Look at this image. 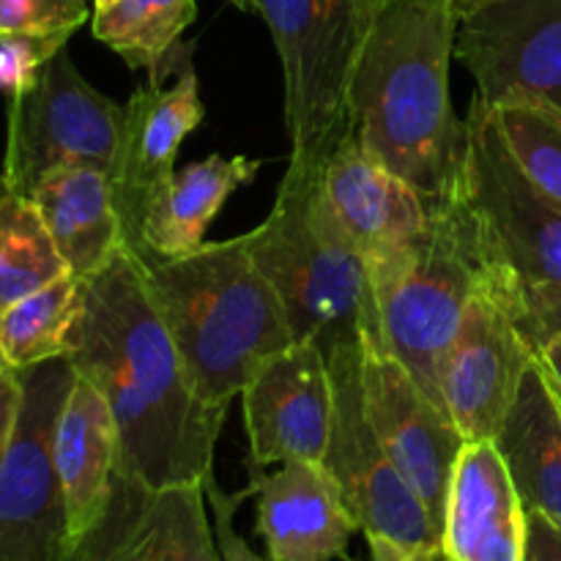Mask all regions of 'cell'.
Masks as SVG:
<instances>
[{"instance_id":"6da1fadb","label":"cell","mask_w":561,"mask_h":561,"mask_svg":"<svg viewBox=\"0 0 561 561\" xmlns=\"http://www.w3.org/2000/svg\"><path fill=\"white\" fill-rule=\"evenodd\" d=\"M82 305L69 362L107 400L118 427V471L153 491L206 485L228 409L197 394L170 340L129 244L93 277L80 279Z\"/></svg>"},{"instance_id":"7a4b0ae2","label":"cell","mask_w":561,"mask_h":561,"mask_svg":"<svg viewBox=\"0 0 561 561\" xmlns=\"http://www.w3.org/2000/svg\"><path fill=\"white\" fill-rule=\"evenodd\" d=\"M458 11L449 0H389L348 85V131L431 206L458 195L466 126L449 102Z\"/></svg>"},{"instance_id":"3957f363","label":"cell","mask_w":561,"mask_h":561,"mask_svg":"<svg viewBox=\"0 0 561 561\" xmlns=\"http://www.w3.org/2000/svg\"><path fill=\"white\" fill-rule=\"evenodd\" d=\"M148 296L184 359L197 394L228 409L257 370L296 343L288 312L252 261L247 233L184 255L129 244Z\"/></svg>"},{"instance_id":"277c9868","label":"cell","mask_w":561,"mask_h":561,"mask_svg":"<svg viewBox=\"0 0 561 561\" xmlns=\"http://www.w3.org/2000/svg\"><path fill=\"white\" fill-rule=\"evenodd\" d=\"M323 168L327 162L290 159L272 214L247 233V247L283 299L296 343L310 340L329 356L362 337L373 318V290L323 190Z\"/></svg>"},{"instance_id":"5b68a950","label":"cell","mask_w":561,"mask_h":561,"mask_svg":"<svg viewBox=\"0 0 561 561\" xmlns=\"http://www.w3.org/2000/svg\"><path fill=\"white\" fill-rule=\"evenodd\" d=\"M367 277L383 345L444 409V359L482 277L458 195L433 206L427 228L409 247L367 266Z\"/></svg>"},{"instance_id":"8992f818","label":"cell","mask_w":561,"mask_h":561,"mask_svg":"<svg viewBox=\"0 0 561 561\" xmlns=\"http://www.w3.org/2000/svg\"><path fill=\"white\" fill-rule=\"evenodd\" d=\"M389 0H252L277 47L294 162H327L348 131V85Z\"/></svg>"},{"instance_id":"52a82bcc","label":"cell","mask_w":561,"mask_h":561,"mask_svg":"<svg viewBox=\"0 0 561 561\" xmlns=\"http://www.w3.org/2000/svg\"><path fill=\"white\" fill-rule=\"evenodd\" d=\"M458 201L482 268L518 283H561V208L529 181L507 148L496 115L474 96L463 118Z\"/></svg>"},{"instance_id":"ba28073f","label":"cell","mask_w":561,"mask_h":561,"mask_svg":"<svg viewBox=\"0 0 561 561\" xmlns=\"http://www.w3.org/2000/svg\"><path fill=\"white\" fill-rule=\"evenodd\" d=\"M124 121V104L96 91L64 47L27 91L11 99L5 184L14 195L31 197L47 175L77 164H91L113 179Z\"/></svg>"},{"instance_id":"9c48e42d","label":"cell","mask_w":561,"mask_h":561,"mask_svg":"<svg viewBox=\"0 0 561 561\" xmlns=\"http://www.w3.org/2000/svg\"><path fill=\"white\" fill-rule=\"evenodd\" d=\"M75 378L69 356L20 370V416L0 460V561H69L75 542L53 442Z\"/></svg>"},{"instance_id":"30bf717a","label":"cell","mask_w":561,"mask_h":561,"mask_svg":"<svg viewBox=\"0 0 561 561\" xmlns=\"http://www.w3.org/2000/svg\"><path fill=\"white\" fill-rule=\"evenodd\" d=\"M362 356V337L337 345L327 356L334 411L323 466L340 485L359 531L387 537L416 553H438L442 531L433 526L425 504L392 463L367 414Z\"/></svg>"},{"instance_id":"8fae6325","label":"cell","mask_w":561,"mask_h":561,"mask_svg":"<svg viewBox=\"0 0 561 561\" xmlns=\"http://www.w3.org/2000/svg\"><path fill=\"white\" fill-rule=\"evenodd\" d=\"M455 58L488 107L531 102L561 113V0H482L460 14Z\"/></svg>"},{"instance_id":"7c38bea8","label":"cell","mask_w":561,"mask_h":561,"mask_svg":"<svg viewBox=\"0 0 561 561\" xmlns=\"http://www.w3.org/2000/svg\"><path fill=\"white\" fill-rule=\"evenodd\" d=\"M362 383L373 427L403 480L425 504L433 526L442 531L449 482L466 447L463 433L383 345L376 318L362 329Z\"/></svg>"},{"instance_id":"4fadbf2b","label":"cell","mask_w":561,"mask_h":561,"mask_svg":"<svg viewBox=\"0 0 561 561\" xmlns=\"http://www.w3.org/2000/svg\"><path fill=\"white\" fill-rule=\"evenodd\" d=\"M535 365L529 343L515 327L496 274L482 268L442 370V398L469 442H493Z\"/></svg>"},{"instance_id":"5bb4252c","label":"cell","mask_w":561,"mask_h":561,"mask_svg":"<svg viewBox=\"0 0 561 561\" xmlns=\"http://www.w3.org/2000/svg\"><path fill=\"white\" fill-rule=\"evenodd\" d=\"M69 561H222L201 485L153 488L115 471L99 518L71 546Z\"/></svg>"},{"instance_id":"9a60e30c","label":"cell","mask_w":561,"mask_h":561,"mask_svg":"<svg viewBox=\"0 0 561 561\" xmlns=\"http://www.w3.org/2000/svg\"><path fill=\"white\" fill-rule=\"evenodd\" d=\"M250 466L323 463L332 433L334 387L321 345L294 343L252 376L241 392Z\"/></svg>"},{"instance_id":"2e32d148","label":"cell","mask_w":561,"mask_h":561,"mask_svg":"<svg viewBox=\"0 0 561 561\" xmlns=\"http://www.w3.org/2000/svg\"><path fill=\"white\" fill-rule=\"evenodd\" d=\"M162 77L151 75V80L137 88L126 104L118 168L113 175L115 206L124 219L126 241L137 236L153 192L175 173L181 142L203 124L206 115L190 55L181 60L173 85L162 88Z\"/></svg>"},{"instance_id":"e0dca14e","label":"cell","mask_w":561,"mask_h":561,"mask_svg":"<svg viewBox=\"0 0 561 561\" xmlns=\"http://www.w3.org/2000/svg\"><path fill=\"white\" fill-rule=\"evenodd\" d=\"M257 535L274 561H334L359 531L340 485L323 463L288 460L274 474L250 466Z\"/></svg>"},{"instance_id":"ac0fdd59","label":"cell","mask_w":561,"mask_h":561,"mask_svg":"<svg viewBox=\"0 0 561 561\" xmlns=\"http://www.w3.org/2000/svg\"><path fill=\"white\" fill-rule=\"evenodd\" d=\"M323 190L365 266L409 247L431 222V203L370 157L351 131L329 153Z\"/></svg>"},{"instance_id":"d6986e66","label":"cell","mask_w":561,"mask_h":561,"mask_svg":"<svg viewBox=\"0 0 561 561\" xmlns=\"http://www.w3.org/2000/svg\"><path fill=\"white\" fill-rule=\"evenodd\" d=\"M526 507L493 442H469L455 463L442 526L449 561H524Z\"/></svg>"},{"instance_id":"ffe728a7","label":"cell","mask_w":561,"mask_h":561,"mask_svg":"<svg viewBox=\"0 0 561 561\" xmlns=\"http://www.w3.org/2000/svg\"><path fill=\"white\" fill-rule=\"evenodd\" d=\"M42 214L66 268L75 279L102 272L126 247L113 179L91 164L47 175L27 197Z\"/></svg>"},{"instance_id":"44dd1931","label":"cell","mask_w":561,"mask_h":561,"mask_svg":"<svg viewBox=\"0 0 561 561\" xmlns=\"http://www.w3.org/2000/svg\"><path fill=\"white\" fill-rule=\"evenodd\" d=\"M53 455L75 542L107 504L121 455L113 411L102 392L82 376L75 378V387L60 409Z\"/></svg>"},{"instance_id":"7402d4cb","label":"cell","mask_w":561,"mask_h":561,"mask_svg":"<svg viewBox=\"0 0 561 561\" xmlns=\"http://www.w3.org/2000/svg\"><path fill=\"white\" fill-rule=\"evenodd\" d=\"M261 162L250 157H211L170 175L148 201L137 236L126 244H142L159 255H184L206 244V233L225 201L252 184Z\"/></svg>"},{"instance_id":"603a6c76","label":"cell","mask_w":561,"mask_h":561,"mask_svg":"<svg viewBox=\"0 0 561 561\" xmlns=\"http://www.w3.org/2000/svg\"><path fill=\"white\" fill-rule=\"evenodd\" d=\"M493 444L507 463L524 507L561 526V420L537 365L524 376Z\"/></svg>"},{"instance_id":"cb8c5ba5","label":"cell","mask_w":561,"mask_h":561,"mask_svg":"<svg viewBox=\"0 0 561 561\" xmlns=\"http://www.w3.org/2000/svg\"><path fill=\"white\" fill-rule=\"evenodd\" d=\"M82 305V285L71 274L0 312V348L5 365L27 370L42 362L69 356L71 332Z\"/></svg>"},{"instance_id":"d4e9b609","label":"cell","mask_w":561,"mask_h":561,"mask_svg":"<svg viewBox=\"0 0 561 561\" xmlns=\"http://www.w3.org/2000/svg\"><path fill=\"white\" fill-rule=\"evenodd\" d=\"M195 16V0H115L93 11V36L118 53L129 69L153 75Z\"/></svg>"},{"instance_id":"484cf974","label":"cell","mask_w":561,"mask_h":561,"mask_svg":"<svg viewBox=\"0 0 561 561\" xmlns=\"http://www.w3.org/2000/svg\"><path fill=\"white\" fill-rule=\"evenodd\" d=\"M69 274L42 214L27 197L0 201V312Z\"/></svg>"},{"instance_id":"4316f807","label":"cell","mask_w":561,"mask_h":561,"mask_svg":"<svg viewBox=\"0 0 561 561\" xmlns=\"http://www.w3.org/2000/svg\"><path fill=\"white\" fill-rule=\"evenodd\" d=\"M488 107V104H485ZM515 162L531 184L561 208V113L546 104L513 102L491 107Z\"/></svg>"},{"instance_id":"83f0119b","label":"cell","mask_w":561,"mask_h":561,"mask_svg":"<svg viewBox=\"0 0 561 561\" xmlns=\"http://www.w3.org/2000/svg\"><path fill=\"white\" fill-rule=\"evenodd\" d=\"M496 279L502 285L504 305L531 354L548 340L561 337V283H518L507 274H496Z\"/></svg>"},{"instance_id":"f1b7e54d","label":"cell","mask_w":561,"mask_h":561,"mask_svg":"<svg viewBox=\"0 0 561 561\" xmlns=\"http://www.w3.org/2000/svg\"><path fill=\"white\" fill-rule=\"evenodd\" d=\"M88 16V0H0V36H71Z\"/></svg>"},{"instance_id":"f546056e","label":"cell","mask_w":561,"mask_h":561,"mask_svg":"<svg viewBox=\"0 0 561 561\" xmlns=\"http://www.w3.org/2000/svg\"><path fill=\"white\" fill-rule=\"evenodd\" d=\"M69 44V36H33V33H5L0 36V93L9 99L38 80L44 66Z\"/></svg>"},{"instance_id":"4dcf8cb0","label":"cell","mask_w":561,"mask_h":561,"mask_svg":"<svg viewBox=\"0 0 561 561\" xmlns=\"http://www.w3.org/2000/svg\"><path fill=\"white\" fill-rule=\"evenodd\" d=\"M203 491H206V499L214 507V537H217V548L222 561H274L272 557H261V553L252 551L250 542L239 535V529H236L233 524L236 510H239L241 499H244L250 491L225 493L222 488L217 485L214 477L203 485Z\"/></svg>"},{"instance_id":"1f68e13d","label":"cell","mask_w":561,"mask_h":561,"mask_svg":"<svg viewBox=\"0 0 561 561\" xmlns=\"http://www.w3.org/2000/svg\"><path fill=\"white\" fill-rule=\"evenodd\" d=\"M524 561H561V526L535 510H526Z\"/></svg>"},{"instance_id":"d6a6232c","label":"cell","mask_w":561,"mask_h":561,"mask_svg":"<svg viewBox=\"0 0 561 561\" xmlns=\"http://www.w3.org/2000/svg\"><path fill=\"white\" fill-rule=\"evenodd\" d=\"M22 403V381L20 370L14 367H0V460L9 449L11 436H14L16 416H20Z\"/></svg>"},{"instance_id":"836d02e7","label":"cell","mask_w":561,"mask_h":561,"mask_svg":"<svg viewBox=\"0 0 561 561\" xmlns=\"http://www.w3.org/2000/svg\"><path fill=\"white\" fill-rule=\"evenodd\" d=\"M367 548H370V561H436L438 553H416L400 542L387 540L378 535H365Z\"/></svg>"},{"instance_id":"e575fe53","label":"cell","mask_w":561,"mask_h":561,"mask_svg":"<svg viewBox=\"0 0 561 561\" xmlns=\"http://www.w3.org/2000/svg\"><path fill=\"white\" fill-rule=\"evenodd\" d=\"M535 365L540 367L542 376L561 389V337L548 340L546 345L535 348Z\"/></svg>"},{"instance_id":"d590c367","label":"cell","mask_w":561,"mask_h":561,"mask_svg":"<svg viewBox=\"0 0 561 561\" xmlns=\"http://www.w3.org/2000/svg\"><path fill=\"white\" fill-rule=\"evenodd\" d=\"M537 370H540V367H537ZM540 376H542V373H540ZM542 381H546L548 394H551V400H553V409H557V414H559V420H561V389L553 381H548L546 376H542Z\"/></svg>"},{"instance_id":"8d00e7d4","label":"cell","mask_w":561,"mask_h":561,"mask_svg":"<svg viewBox=\"0 0 561 561\" xmlns=\"http://www.w3.org/2000/svg\"><path fill=\"white\" fill-rule=\"evenodd\" d=\"M449 3H453V9L458 11V16H460V14H466L469 9H474V5H480L482 0H449Z\"/></svg>"},{"instance_id":"74e56055","label":"cell","mask_w":561,"mask_h":561,"mask_svg":"<svg viewBox=\"0 0 561 561\" xmlns=\"http://www.w3.org/2000/svg\"><path fill=\"white\" fill-rule=\"evenodd\" d=\"M228 3H233L241 11H252V0H228Z\"/></svg>"},{"instance_id":"f35d334b","label":"cell","mask_w":561,"mask_h":561,"mask_svg":"<svg viewBox=\"0 0 561 561\" xmlns=\"http://www.w3.org/2000/svg\"><path fill=\"white\" fill-rule=\"evenodd\" d=\"M9 192H11L9 184H5V179H3V175H0V201H3V197L9 195Z\"/></svg>"},{"instance_id":"ab89813d","label":"cell","mask_w":561,"mask_h":561,"mask_svg":"<svg viewBox=\"0 0 561 561\" xmlns=\"http://www.w3.org/2000/svg\"><path fill=\"white\" fill-rule=\"evenodd\" d=\"M110 3H115V0H93V9H104Z\"/></svg>"},{"instance_id":"60d3db41","label":"cell","mask_w":561,"mask_h":561,"mask_svg":"<svg viewBox=\"0 0 561 561\" xmlns=\"http://www.w3.org/2000/svg\"><path fill=\"white\" fill-rule=\"evenodd\" d=\"M0 367H9V365H5V356H3V348H0Z\"/></svg>"},{"instance_id":"b9f144b4","label":"cell","mask_w":561,"mask_h":561,"mask_svg":"<svg viewBox=\"0 0 561 561\" xmlns=\"http://www.w3.org/2000/svg\"><path fill=\"white\" fill-rule=\"evenodd\" d=\"M436 561H449L447 557H444V551H438V557H436Z\"/></svg>"}]
</instances>
